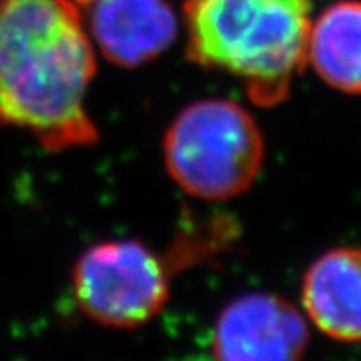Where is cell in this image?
<instances>
[{
  "mask_svg": "<svg viewBox=\"0 0 361 361\" xmlns=\"http://www.w3.org/2000/svg\"><path fill=\"white\" fill-rule=\"evenodd\" d=\"M94 76L96 48L74 0H0V128L52 153L94 146Z\"/></svg>",
  "mask_w": 361,
  "mask_h": 361,
  "instance_id": "6da1fadb",
  "label": "cell"
},
{
  "mask_svg": "<svg viewBox=\"0 0 361 361\" xmlns=\"http://www.w3.org/2000/svg\"><path fill=\"white\" fill-rule=\"evenodd\" d=\"M312 23V0H185L186 57L233 76L258 107H276L308 63Z\"/></svg>",
  "mask_w": 361,
  "mask_h": 361,
  "instance_id": "7a4b0ae2",
  "label": "cell"
},
{
  "mask_svg": "<svg viewBox=\"0 0 361 361\" xmlns=\"http://www.w3.org/2000/svg\"><path fill=\"white\" fill-rule=\"evenodd\" d=\"M168 176L201 201H228L255 185L266 157L264 137L245 107L204 98L180 109L164 142Z\"/></svg>",
  "mask_w": 361,
  "mask_h": 361,
  "instance_id": "3957f363",
  "label": "cell"
},
{
  "mask_svg": "<svg viewBox=\"0 0 361 361\" xmlns=\"http://www.w3.org/2000/svg\"><path fill=\"white\" fill-rule=\"evenodd\" d=\"M173 260L138 240H107L87 249L72 271L81 314L98 324L131 330L157 317L170 299Z\"/></svg>",
  "mask_w": 361,
  "mask_h": 361,
  "instance_id": "277c9868",
  "label": "cell"
},
{
  "mask_svg": "<svg viewBox=\"0 0 361 361\" xmlns=\"http://www.w3.org/2000/svg\"><path fill=\"white\" fill-rule=\"evenodd\" d=\"M308 343V323L297 306L275 293H247L221 310L210 350L224 361H293Z\"/></svg>",
  "mask_w": 361,
  "mask_h": 361,
  "instance_id": "5b68a950",
  "label": "cell"
},
{
  "mask_svg": "<svg viewBox=\"0 0 361 361\" xmlns=\"http://www.w3.org/2000/svg\"><path fill=\"white\" fill-rule=\"evenodd\" d=\"M85 19L96 52L116 67L135 68L171 47L179 19L168 0H92Z\"/></svg>",
  "mask_w": 361,
  "mask_h": 361,
  "instance_id": "8992f818",
  "label": "cell"
},
{
  "mask_svg": "<svg viewBox=\"0 0 361 361\" xmlns=\"http://www.w3.org/2000/svg\"><path fill=\"white\" fill-rule=\"evenodd\" d=\"M302 306L317 330L343 343L361 341V249H330L310 266Z\"/></svg>",
  "mask_w": 361,
  "mask_h": 361,
  "instance_id": "52a82bcc",
  "label": "cell"
},
{
  "mask_svg": "<svg viewBox=\"0 0 361 361\" xmlns=\"http://www.w3.org/2000/svg\"><path fill=\"white\" fill-rule=\"evenodd\" d=\"M308 63L345 94H361V2L341 0L312 23Z\"/></svg>",
  "mask_w": 361,
  "mask_h": 361,
  "instance_id": "ba28073f",
  "label": "cell"
},
{
  "mask_svg": "<svg viewBox=\"0 0 361 361\" xmlns=\"http://www.w3.org/2000/svg\"><path fill=\"white\" fill-rule=\"evenodd\" d=\"M74 2H76V4H78V6H80L81 10H85L87 6H89V4H90V2H92V0H74Z\"/></svg>",
  "mask_w": 361,
  "mask_h": 361,
  "instance_id": "9c48e42d",
  "label": "cell"
}]
</instances>
